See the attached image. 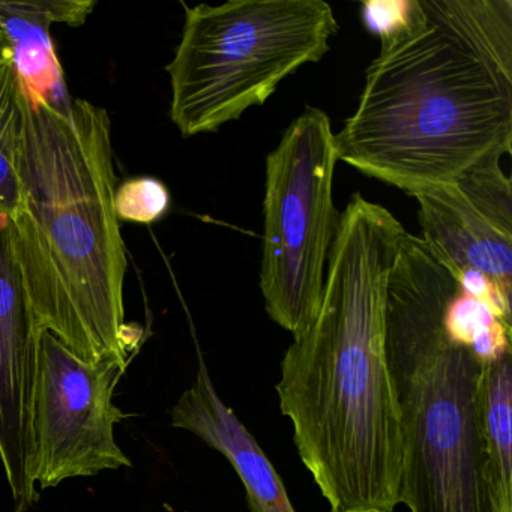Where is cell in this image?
Wrapping results in <instances>:
<instances>
[{
  "instance_id": "6da1fadb",
  "label": "cell",
  "mask_w": 512,
  "mask_h": 512,
  "mask_svg": "<svg viewBox=\"0 0 512 512\" xmlns=\"http://www.w3.org/2000/svg\"><path fill=\"white\" fill-rule=\"evenodd\" d=\"M404 235L388 209L353 194L316 319L281 361V413L331 512L400 505L403 430L386 356V284Z\"/></svg>"
},
{
  "instance_id": "7a4b0ae2",
  "label": "cell",
  "mask_w": 512,
  "mask_h": 512,
  "mask_svg": "<svg viewBox=\"0 0 512 512\" xmlns=\"http://www.w3.org/2000/svg\"><path fill=\"white\" fill-rule=\"evenodd\" d=\"M418 25L380 50L337 161L413 194L512 149V0H421Z\"/></svg>"
},
{
  "instance_id": "3957f363",
  "label": "cell",
  "mask_w": 512,
  "mask_h": 512,
  "mask_svg": "<svg viewBox=\"0 0 512 512\" xmlns=\"http://www.w3.org/2000/svg\"><path fill=\"white\" fill-rule=\"evenodd\" d=\"M22 107L19 206L10 220L38 328L85 361L128 365L140 335L125 323L128 260L113 206L109 113L23 89Z\"/></svg>"
},
{
  "instance_id": "277c9868",
  "label": "cell",
  "mask_w": 512,
  "mask_h": 512,
  "mask_svg": "<svg viewBox=\"0 0 512 512\" xmlns=\"http://www.w3.org/2000/svg\"><path fill=\"white\" fill-rule=\"evenodd\" d=\"M458 286L406 232L386 284V356L403 430L398 502L410 512H499L485 466L484 364L451 323Z\"/></svg>"
},
{
  "instance_id": "5b68a950",
  "label": "cell",
  "mask_w": 512,
  "mask_h": 512,
  "mask_svg": "<svg viewBox=\"0 0 512 512\" xmlns=\"http://www.w3.org/2000/svg\"><path fill=\"white\" fill-rule=\"evenodd\" d=\"M185 8L167 65L170 119L182 137L215 133L263 106L278 86L331 49L337 17L323 0H232Z\"/></svg>"
},
{
  "instance_id": "8992f818",
  "label": "cell",
  "mask_w": 512,
  "mask_h": 512,
  "mask_svg": "<svg viewBox=\"0 0 512 512\" xmlns=\"http://www.w3.org/2000/svg\"><path fill=\"white\" fill-rule=\"evenodd\" d=\"M334 137L329 116L307 107L266 158L260 290L268 316L293 338L316 319L340 221Z\"/></svg>"
},
{
  "instance_id": "52a82bcc",
  "label": "cell",
  "mask_w": 512,
  "mask_h": 512,
  "mask_svg": "<svg viewBox=\"0 0 512 512\" xmlns=\"http://www.w3.org/2000/svg\"><path fill=\"white\" fill-rule=\"evenodd\" d=\"M127 367L85 361L55 335L41 334L32 409L37 488L133 466L115 440V425L128 415L113 395Z\"/></svg>"
},
{
  "instance_id": "ba28073f",
  "label": "cell",
  "mask_w": 512,
  "mask_h": 512,
  "mask_svg": "<svg viewBox=\"0 0 512 512\" xmlns=\"http://www.w3.org/2000/svg\"><path fill=\"white\" fill-rule=\"evenodd\" d=\"M487 158L445 184L415 191L419 238L452 272H478L503 295H512V188Z\"/></svg>"
},
{
  "instance_id": "9c48e42d",
  "label": "cell",
  "mask_w": 512,
  "mask_h": 512,
  "mask_svg": "<svg viewBox=\"0 0 512 512\" xmlns=\"http://www.w3.org/2000/svg\"><path fill=\"white\" fill-rule=\"evenodd\" d=\"M41 334L17 262L10 217L0 212V461L17 512L40 499L32 409Z\"/></svg>"
},
{
  "instance_id": "30bf717a",
  "label": "cell",
  "mask_w": 512,
  "mask_h": 512,
  "mask_svg": "<svg viewBox=\"0 0 512 512\" xmlns=\"http://www.w3.org/2000/svg\"><path fill=\"white\" fill-rule=\"evenodd\" d=\"M172 425L227 458L244 484L251 512H296L274 464L218 394L200 352L196 380L173 406Z\"/></svg>"
},
{
  "instance_id": "8fae6325",
  "label": "cell",
  "mask_w": 512,
  "mask_h": 512,
  "mask_svg": "<svg viewBox=\"0 0 512 512\" xmlns=\"http://www.w3.org/2000/svg\"><path fill=\"white\" fill-rule=\"evenodd\" d=\"M481 421L485 466L499 512H512V352L484 364Z\"/></svg>"
},
{
  "instance_id": "7c38bea8",
  "label": "cell",
  "mask_w": 512,
  "mask_h": 512,
  "mask_svg": "<svg viewBox=\"0 0 512 512\" xmlns=\"http://www.w3.org/2000/svg\"><path fill=\"white\" fill-rule=\"evenodd\" d=\"M0 26L10 40L23 91L31 97L53 101L68 98L64 74L50 40L52 23L0 2Z\"/></svg>"
},
{
  "instance_id": "4fadbf2b",
  "label": "cell",
  "mask_w": 512,
  "mask_h": 512,
  "mask_svg": "<svg viewBox=\"0 0 512 512\" xmlns=\"http://www.w3.org/2000/svg\"><path fill=\"white\" fill-rule=\"evenodd\" d=\"M23 131L22 85L13 55L0 58V212L11 215L19 206L20 142Z\"/></svg>"
},
{
  "instance_id": "5bb4252c",
  "label": "cell",
  "mask_w": 512,
  "mask_h": 512,
  "mask_svg": "<svg viewBox=\"0 0 512 512\" xmlns=\"http://www.w3.org/2000/svg\"><path fill=\"white\" fill-rule=\"evenodd\" d=\"M170 203L169 188L151 176L127 179L116 187L113 197L116 217L128 223H155L169 212Z\"/></svg>"
},
{
  "instance_id": "9a60e30c",
  "label": "cell",
  "mask_w": 512,
  "mask_h": 512,
  "mask_svg": "<svg viewBox=\"0 0 512 512\" xmlns=\"http://www.w3.org/2000/svg\"><path fill=\"white\" fill-rule=\"evenodd\" d=\"M421 16V0H367L362 4V22L379 38L380 50L403 40Z\"/></svg>"
},
{
  "instance_id": "2e32d148",
  "label": "cell",
  "mask_w": 512,
  "mask_h": 512,
  "mask_svg": "<svg viewBox=\"0 0 512 512\" xmlns=\"http://www.w3.org/2000/svg\"><path fill=\"white\" fill-rule=\"evenodd\" d=\"M19 13L40 17L49 23L80 26L95 8V2H8Z\"/></svg>"
},
{
  "instance_id": "e0dca14e",
  "label": "cell",
  "mask_w": 512,
  "mask_h": 512,
  "mask_svg": "<svg viewBox=\"0 0 512 512\" xmlns=\"http://www.w3.org/2000/svg\"><path fill=\"white\" fill-rule=\"evenodd\" d=\"M11 55H13V50H11L10 40H8L4 28L0 26V58H4V56Z\"/></svg>"
}]
</instances>
